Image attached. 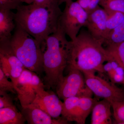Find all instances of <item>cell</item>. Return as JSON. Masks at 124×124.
Segmentation results:
<instances>
[{
    "label": "cell",
    "mask_w": 124,
    "mask_h": 124,
    "mask_svg": "<svg viewBox=\"0 0 124 124\" xmlns=\"http://www.w3.org/2000/svg\"><path fill=\"white\" fill-rule=\"evenodd\" d=\"M44 86L37 74L25 68L14 85L21 107L31 103L35 99L37 90Z\"/></svg>",
    "instance_id": "8"
},
{
    "label": "cell",
    "mask_w": 124,
    "mask_h": 124,
    "mask_svg": "<svg viewBox=\"0 0 124 124\" xmlns=\"http://www.w3.org/2000/svg\"><path fill=\"white\" fill-rule=\"evenodd\" d=\"M21 107V112L28 124H66L69 122L62 117L58 119L53 118L32 103Z\"/></svg>",
    "instance_id": "13"
},
{
    "label": "cell",
    "mask_w": 124,
    "mask_h": 124,
    "mask_svg": "<svg viewBox=\"0 0 124 124\" xmlns=\"http://www.w3.org/2000/svg\"><path fill=\"white\" fill-rule=\"evenodd\" d=\"M98 101L95 98L80 97L79 101L69 109L65 120L69 122L74 121L77 124H85L86 118Z\"/></svg>",
    "instance_id": "12"
},
{
    "label": "cell",
    "mask_w": 124,
    "mask_h": 124,
    "mask_svg": "<svg viewBox=\"0 0 124 124\" xmlns=\"http://www.w3.org/2000/svg\"><path fill=\"white\" fill-rule=\"evenodd\" d=\"M88 16V14L77 1H67L60 16L59 25L71 40H73L82 27H85Z\"/></svg>",
    "instance_id": "5"
},
{
    "label": "cell",
    "mask_w": 124,
    "mask_h": 124,
    "mask_svg": "<svg viewBox=\"0 0 124 124\" xmlns=\"http://www.w3.org/2000/svg\"><path fill=\"white\" fill-rule=\"evenodd\" d=\"M33 4L42 5H53L59 4L58 0H34Z\"/></svg>",
    "instance_id": "27"
},
{
    "label": "cell",
    "mask_w": 124,
    "mask_h": 124,
    "mask_svg": "<svg viewBox=\"0 0 124 124\" xmlns=\"http://www.w3.org/2000/svg\"><path fill=\"white\" fill-rule=\"evenodd\" d=\"M71 42L68 67L75 68L82 72L104 73V63L109 59V55L102 43L83 28Z\"/></svg>",
    "instance_id": "2"
},
{
    "label": "cell",
    "mask_w": 124,
    "mask_h": 124,
    "mask_svg": "<svg viewBox=\"0 0 124 124\" xmlns=\"http://www.w3.org/2000/svg\"><path fill=\"white\" fill-rule=\"evenodd\" d=\"M26 121L15 106L0 108V124H24Z\"/></svg>",
    "instance_id": "17"
},
{
    "label": "cell",
    "mask_w": 124,
    "mask_h": 124,
    "mask_svg": "<svg viewBox=\"0 0 124 124\" xmlns=\"http://www.w3.org/2000/svg\"><path fill=\"white\" fill-rule=\"evenodd\" d=\"M22 3H26L27 4H30L33 3L34 0H20Z\"/></svg>",
    "instance_id": "28"
},
{
    "label": "cell",
    "mask_w": 124,
    "mask_h": 124,
    "mask_svg": "<svg viewBox=\"0 0 124 124\" xmlns=\"http://www.w3.org/2000/svg\"><path fill=\"white\" fill-rule=\"evenodd\" d=\"M101 0H77V1L88 14L99 6Z\"/></svg>",
    "instance_id": "24"
},
{
    "label": "cell",
    "mask_w": 124,
    "mask_h": 124,
    "mask_svg": "<svg viewBox=\"0 0 124 124\" xmlns=\"http://www.w3.org/2000/svg\"><path fill=\"white\" fill-rule=\"evenodd\" d=\"M68 67L69 73L56 88L59 98L63 100L73 97H92L93 93L86 85L83 73L75 68Z\"/></svg>",
    "instance_id": "6"
},
{
    "label": "cell",
    "mask_w": 124,
    "mask_h": 124,
    "mask_svg": "<svg viewBox=\"0 0 124 124\" xmlns=\"http://www.w3.org/2000/svg\"><path fill=\"white\" fill-rule=\"evenodd\" d=\"M16 24L8 42L14 54L25 68L40 75L44 71L42 46L21 27Z\"/></svg>",
    "instance_id": "4"
},
{
    "label": "cell",
    "mask_w": 124,
    "mask_h": 124,
    "mask_svg": "<svg viewBox=\"0 0 124 124\" xmlns=\"http://www.w3.org/2000/svg\"><path fill=\"white\" fill-rule=\"evenodd\" d=\"M111 103L106 99L97 101L92 110L91 124H112L111 112Z\"/></svg>",
    "instance_id": "14"
},
{
    "label": "cell",
    "mask_w": 124,
    "mask_h": 124,
    "mask_svg": "<svg viewBox=\"0 0 124 124\" xmlns=\"http://www.w3.org/2000/svg\"><path fill=\"white\" fill-rule=\"evenodd\" d=\"M45 86L37 90L32 104L44 111L52 117L58 119L62 118L63 102L57 95L53 92L45 90Z\"/></svg>",
    "instance_id": "10"
},
{
    "label": "cell",
    "mask_w": 124,
    "mask_h": 124,
    "mask_svg": "<svg viewBox=\"0 0 124 124\" xmlns=\"http://www.w3.org/2000/svg\"><path fill=\"white\" fill-rule=\"evenodd\" d=\"M99 6L107 14L116 12L124 13V0H101Z\"/></svg>",
    "instance_id": "19"
},
{
    "label": "cell",
    "mask_w": 124,
    "mask_h": 124,
    "mask_svg": "<svg viewBox=\"0 0 124 124\" xmlns=\"http://www.w3.org/2000/svg\"><path fill=\"white\" fill-rule=\"evenodd\" d=\"M0 91L9 92L13 93H17L13 83L10 81L0 68Z\"/></svg>",
    "instance_id": "23"
},
{
    "label": "cell",
    "mask_w": 124,
    "mask_h": 124,
    "mask_svg": "<svg viewBox=\"0 0 124 124\" xmlns=\"http://www.w3.org/2000/svg\"><path fill=\"white\" fill-rule=\"evenodd\" d=\"M8 41L0 42V68L14 85L25 68L14 54Z\"/></svg>",
    "instance_id": "9"
},
{
    "label": "cell",
    "mask_w": 124,
    "mask_h": 124,
    "mask_svg": "<svg viewBox=\"0 0 124 124\" xmlns=\"http://www.w3.org/2000/svg\"><path fill=\"white\" fill-rule=\"evenodd\" d=\"M15 13L11 10L0 9V42L10 39L16 24Z\"/></svg>",
    "instance_id": "15"
},
{
    "label": "cell",
    "mask_w": 124,
    "mask_h": 124,
    "mask_svg": "<svg viewBox=\"0 0 124 124\" xmlns=\"http://www.w3.org/2000/svg\"><path fill=\"white\" fill-rule=\"evenodd\" d=\"M23 3L20 0H0V9L16 10Z\"/></svg>",
    "instance_id": "25"
},
{
    "label": "cell",
    "mask_w": 124,
    "mask_h": 124,
    "mask_svg": "<svg viewBox=\"0 0 124 124\" xmlns=\"http://www.w3.org/2000/svg\"><path fill=\"white\" fill-rule=\"evenodd\" d=\"M95 72H82L86 85L95 96L110 102L124 100V90L112 82L95 75Z\"/></svg>",
    "instance_id": "7"
},
{
    "label": "cell",
    "mask_w": 124,
    "mask_h": 124,
    "mask_svg": "<svg viewBox=\"0 0 124 124\" xmlns=\"http://www.w3.org/2000/svg\"><path fill=\"white\" fill-rule=\"evenodd\" d=\"M59 6L33 3L22 4L15 13L16 24L21 27L42 46L46 39L56 31L59 27L62 13Z\"/></svg>",
    "instance_id": "1"
},
{
    "label": "cell",
    "mask_w": 124,
    "mask_h": 124,
    "mask_svg": "<svg viewBox=\"0 0 124 124\" xmlns=\"http://www.w3.org/2000/svg\"><path fill=\"white\" fill-rule=\"evenodd\" d=\"M124 19V13L116 12L108 14L106 22V38L108 34L116 28L122 23Z\"/></svg>",
    "instance_id": "20"
},
{
    "label": "cell",
    "mask_w": 124,
    "mask_h": 124,
    "mask_svg": "<svg viewBox=\"0 0 124 124\" xmlns=\"http://www.w3.org/2000/svg\"><path fill=\"white\" fill-rule=\"evenodd\" d=\"M73 0H58L59 4V5H61L63 3H65L67 1H69Z\"/></svg>",
    "instance_id": "29"
},
{
    "label": "cell",
    "mask_w": 124,
    "mask_h": 124,
    "mask_svg": "<svg viewBox=\"0 0 124 124\" xmlns=\"http://www.w3.org/2000/svg\"><path fill=\"white\" fill-rule=\"evenodd\" d=\"M109 56L124 69V41L105 46Z\"/></svg>",
    "instance_id": "18"
},
{
    "label": "cell",
    "mask_w": 124,
    "mask_h": 124,
    "mask_svg": "<svg viewBox=\"0 0 124 124\" xmlns=\"http://www.w3.org/2000/svg\"><path fill=\"white\" fill-rule=\"evenodd\" d=\"M14 106L13 98L7 92L0 91V108Z\"/></svg>",
    "instance_id": "26"
},
{
    "label": "cell",
    "mask_w": 124,
    "mask_h": 124,
    "mask_svg": "<svg viewBox=\"0 0 124 124\" xmlns=\"http://www.w3.org/2000/svg\"><path fill=\"white\" fill-rule=\"evenodd\" d=\"M111 103L113 117L116 124H124V100Z\"/></svg>",
    "instance_id": "22"
},
{
    "label": "cell",
    "mask_w": 124,
    "mask_h": 124,
    "mask_svg": "<svg viewBox=\"0 0 124 124\" xmlns=\"http://www.w3.org/2000/svg\"><path fill=\"white\" fill-rule=\"evenodd\" d=\"M108 14L100 6L88 14L85 27L95 39L103 45L106 37Z\"/></svg>",
    "instance_id": "11"
},
{
    "label": "cell",
    "mask_w": 124,
    "mask_h": 124,
    "mask_svg": "<svg viewBox=\"0 0 124 124\" xmlns=\"http://www.w3.org/2000/svg\"><path fill=\"white\" fill-rule=\"evenodd\" d=\"M60 26L45 40L43 52L44 79L49 88L56 89L62 79L64 70L68 66L71 41Z\"/></svg>",
    "instance_id": "3"
},
{
    "label": "cell",
    "mask_w": 124,
    "mask_h": 124,
    "mask_svg": "<svg viewBox=\"0 0 124 124\" xmlns=\"http://www.w3.org/2000/svg\"><path fill=\"white\" fill-rule=\"evenodd\" d=\"M103 68L104 73L107 74L111 82L124 85V69L117 62L110 57Z\"/></svg>",
    "instance_id": "16"
},
{
    "label": "cell",
    "mask_w": 124,
    "mask_h": 124,
    "mask_svg": "<svg viewBox=\"0 0 124 124\" xmlns=\"http://www.w3.org/2000/svg\"><path fill=\"white\" fill-rule=\"evenodd\" d=\"M124 41V19L115 29L111 31L107 37L103 45Z\"/></svg>",
    "instance_id": "21"
}]
</instances>
